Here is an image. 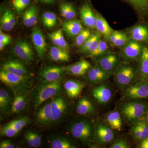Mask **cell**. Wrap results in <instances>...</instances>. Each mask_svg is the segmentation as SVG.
I'll return each mask as SVG.
<instances>
[{"label": "cell", "mask_w": 148, "mask_h": 148, "mask_svg": "<svg viewBox=\"0 0 148 148\" xmlns=\"http://www.w3.org/2000/svg\"><path fill=\"white\" fill-rule=\"evenodd\" d=\"M64 72H66V67L59 66L46 67L40 72V79L42 83H51L61 82Z\"/></svg>", "instance_id": "cell-11"}, {"label": "cell", "mask_w": 148, "mask_h": 148, "mask_svg": "<svg viewBox=\"0 0 148 148\" xmlns=\"http://www.w3.org/2000/svg\"><path fill=\"white\" fill-rule=\"evenodd\" d=\"M30 2V0H12L14 8L18 13L21 12Z\"/></svg>", "instance_id": "cell-43"}, {"label": "cell", "mask_w": 148, "mask_h": 148, "mask_svg": "<svg viewBox=\"0 0 148 148\" xmlns=\"http://www.w3.org/2000/svg\"><path fill=\"white\" fill-rule=\"evenodd\" d=\"M96 65L112 75L115 73L120 65L119 58L114 53H105L95 57Z\"/></svg>", "instance_id": "cell-10"}, {"label": "cell", "mask_w": 148, "mask_h": 148, "mask_svg": "<svg viewBox=\"0 0 148 148\" xmlns=\"http://www.w3.org/2000/svg\"><path fill=\"white\" fill-rule=\"evenodd\" d=\"M29 123L30 119L27 116H24L12 121L6 125L19 132Z\"/></svg>", "instance_id": "cell-38"}, {"label": "cell", "mask_w": 148, "mask_h": 148, "mask_svg": "<svg viewBox=\"0 0 148 148\" xmlns=\"http://www.w3.org/2000/svg\"><path fill=\"white\" fill-rule=\"evenodd\" d=\"M77 113L82 116H87L94 114L95 107L94 103L89 98L83 97L77 102L75 106Z\"/></svg>", "instance_id": "cell-18"}, {"label": "cell", "mask_w": 148, "mask_h": 148, "mask_svg": "<svg viewBox=\"0 0 148 148\" xmlns=\"http://www.w3.org/2000/svg\"><path fill=\"white\" fill-rule=\"evenodd\" d=\"M96 23L95 27L98 33L103 35L106 38L108 39L109 36L114 32V30L110 27V25L105 18L100 14L95 15Z\"/></svg>", "instance_id": "cell-31"}, {"label": "cell", "mask_w": 148, "mask_h": 148, "mask_svg": "<svg viewBox=\"0 0 148 148\" xmlns=\"http://www.w3.org/2000/svg\"><path fill=\"white\" fill-rule=\"evenodd\" d=\"M131 5L143 18L148 17V0H125Z\"/></svg>", "instance_id": "cell-34"}, {"label": "cell", "mask_w": 148, "mask_h": 148, "mask_svg": "<svg viewBox=\"0 0 148 148\" xmlns=\"http://www.w3.org/2000/svg\"><path fill=\"white\" fill-rule=\"evenodd\" d=\"M49 57L51 60L55 62H68L70 58L69 51L56 46L50 48Z\"/></svg>", "instance_id": "cell-28"}, {"label": "cell", "mask_w": 148, "mask_h": 148, "mask_svg": "<svg viewBox=\"0 0 148 148\" xmlns=\"http://www.w3.org/2000/svg\"><path fill=\"white\" fill-rule=\"evenodd\" d=\"M1 27L4 30L10 32L16 24V18L14 13L10 10L6 9L1 18Z\"/></svg>", "instance_id": "cell-29"}, {"label": "cell", "mask_w": 148, "mask_h": 148, "mask_svg": "<svg viewBox=\"0 0 148 148\" xmlns=\"http://www.w3.org/2000/svg\"><path fill=\"white\" fill-rule=\"evenodd\" d=\"M80 14L83 23L85 25L90 29L95 28L96 17L88 3L84 4L82 7Z\"/></svg>", "instance_id": "cell-22"}, {"label": "cell", "mask_w": 148, "mask_h": 148, "mask_svg": "<svg viewBox=\"0 0 148 148\" xmlns=\"http://www.w3.org/2000/svg\"><path fill=\"white\" fill-rule=\"evenodd\" d=\"M32 42L37 53L41 59L43 58L47 51V44L45 38L42 32L38 28L35 27L32 34Z\"/></svg>", "instance_id": "cell-16"}, {"label": "cell", "mask_w": 148, "mask_h": 148, "mask_svg": "<svg viewBox=\"0 0 148 148\" xmlns=\"http://www.w3.org/2000/svg\"><path fill=\"white\" fill-rule=\"evenodd\" d=\"M11 103L10 94L4 88L0 90V110L1 112L6 114L10 110Z\"/></svg>", "instance_id": "cell-36"}, {"label": "cell", "mask_w": 148, "mask_h": 148, "mask_svg": "<svg viewBox=\"0 0 148 148\" xmlns=\"http://www.w3.org/2000/svg\"><path fill=\"white\" fill-rule=\"evenodd\" d=\"M144 47L141 43L133 40H129L123 48L122 51L123 58L127 61L139 60Z\"/></svg>", "instance_id": "cell-12"}, {"label": "cell", "mask_w": 148, "mask_h": 148, "mask_svg": "<svg viewBox=\"0 0 148 148\" xmlns=\"http://www.w3.org/2000/svg\"><path fill=\"white\" fill-rule=\"evenodd\" d=\"M115 138L114 130L103 121L95 123L94 143L98 145H104L112 143Z\"/></svg>", "instance_id": "cell-6"}, {"label": "cell", "mask_w": 148, "mask_h": 148, "mask_svg": "<svg viewBox=\"0 0 148 148\" xmlns=\"http://www.w3.org/2000/svg\"><path fill=\"white\" fill-rule=\"evenodd\" d=\"M5 46L4 44L0 42V50H1V51L3 49L4 47Z\"/></svg>", "instance_id": "cell-54"}, {"label": "cell", "mask_w": 148, "mask_h": 148, "mask_svg": "<svg viewBox=\"0 0 148 148\" xmlns=\"http://www.w3.org/2000/svg\"><path fill=\"white\" fill-rule=\"evenodd\" d=\"M141 119H143V120L145 121L148 124V109L147 111L146 112L145 114V115H144V116H143V118Z\"/></svg>", "instance_id": "cell-52"}, {"label": "cell", "mask_w": 148, "mask_h": 148, "mask_svg": "<svg viewBox=\"0 0 148 148\" xmlns=\"http://www.w3.org/2000/svg\"><path fill=\"white\" fill-rule=\"evenodd\" d=\"M38 21V10L35 5L30 6L23 15V22L26 27H33L37 24Z\"/></svg>", "instance_id": "cell-32"}, {"label": "cell", "mask_w": 148, "mask_h": 148, "mask_svg": "<svg viewBox=\"0 0 148 148\" xmlns=\"http://www.w3.org/2000/svg\"><path fill=\"white\" fill-rule=\"evenodd\" d=\"M91 36L90 31L87 29H83L80 32L75 39V45L77 47H81Z\"/></svg>", "instance_id": "cell-40"}, {"label": "cell", "mask_w": 148, "mask_h": 148, "mask_svg": "<svg viewBox=\"0 0 148 148\" xmlns=\"http://www.w3.org/2000/svg\"><path fill=\"white\" fill-rule=\"evenodd\" d=\"M64 88L67 95L71 99L79 96L85 87V84L75 79L67 80L64 85Z\"/></svg>", "instance_id": "cell-21"}, {"label": "cell", "mask_w": 148, "mask_h": 148, "mask_svg": "<svg viewBox=\"0 0 148 148\" xmlns=\"http://www.w3.org/2000/svg\"><path fill=\"white\" fill-rule=\"evenodd\" d=\"M61 16L68 20L73 19L76 16V12L74 7L71 4L61 3L60 5Z\"/></svg>", "instance_id": "cell-37"}, {"label": "cell", "mask_w": 148, "mask_h": 148, "mask_svg": "<svg viewBox=\"0 0 148 148\" xmlns=\"http://www.w3.org/2000/svg\"><path fill=\"white\" fill-rule=\"evenodd\" d=\"M123 33L118 31H114L108 38V40L112 45L123 34Z\"/></svg>", "instance_id": "cell-46"}, {"label": "cell", "mask_w": 148, "mask_h": 148, "mask_svg": "<svg viewBox=\"0 0 148 148\" xmlns=\"http://www.w3.org/2000/svg\"><path fill=\"white\" fill-rule=\"evenodd\" d=\"M2 69L22 76L28 77V72L21 63L14 60H9L3 64Z\"/></svg>", "instance_id": "cell-23"}, {"label": "cell", "mask_w": 148, "mask_h": 148, "mask_svg": "<svg viewBox=\"0 0 148 148\" xmlns=\"http://www.w3.org/2000/svg\"><path fill=\"white\" fill-rule=\"evenodd\" d=\"M41 1L47 4H52L54 2L55 0H40Z\"/></svg>", "instance_id": "cell-53"}, {"label": "cell", "mask_w": 148, "mask_h": 148, "mask_svg": "<svg viewBox=\"0 0 148 148\" xmlns=\"http://www.w3.org/2000/svg\"><path fill=\"white\" fill-rule=\"evenodd\" d=\"M30 132L34 143L35 147H38L40 145L41 143V137L36 132L32 131H30Z\"/></svg>", "instance_id": "cell-47"}, {"label": "cell", "mask_w": 148, "mask_h": 148, "mask_svg": "<svg viewBox=\"0 0 148 148\" xmlns=\"http://www.w3.org/2000/svg\"><path fill=\"white\" fill-rule=\"evenodd\" d=\"M123 97L126 99H148V82L146 80H136L124 90Z\"/></svg>", "instance_id": "cell-7"}, {"label": "cell", "mask_w": 148, "mask_h": 148, "mask_svg": "<svg viewBox=\"0 0 148 148\" xmlns=\"http://www.w3.org/2000/svg\"><path fill=\"white\" fill-rule=\"evenodd\" d=\"M28 95L27 91L16 93L11 107V112L12 114L18 113L26 108Z\"/></svg>", "instance_id": "cell-26"}, {"label": "cell", "mask_w": 148, "mask_h": 148, "mask_svg": "<svg viewBox=\"0 0 148 148\" xmlns=\"http://www.w3.org/2000/svg\"><path fill=\"white\" fill-rule=\"evenodd\" d=\"M108 49V46L107 42L106 41L100 39L97 49L89 55L94 58L101 56L106 53Z\"/></svg>", "instance_id": "cell-41"}, {"label": "cell", "mask_w": 148, "mask_h": 148, "mask_svg": "<svg viewBox=\"0 0 148 148\" xmlns=\"http://www.w3.org/2000/svg\"><path fill=\"white\" fill-rule=\"evenodd\" d=\"M138 148H148V137L140 142Z\"/></svg>", "instance_id": "cell-51"}, {"label": "cell", "mask_w": 148, "mask_h": 148, "mask_svg": "<svg viewBox=\"0 0 148 148\" xmlns=\"http://www.w3.org/2000/svg\"><path fill=\"white\" fill-rule=\"evenodd\" d=\"M62 27L64 32L69 37L76 36L84 29L82 24L77 19L64 21Z\"/></svg>", "instance_id": "cell-25"}, {"label": "cell", "mask_w": 148, "mask_h": 148, "mask_svg": "<svg viewBox=\"0 0 148 148\" xmlns=\"http://www.w3.org/2000/svg\"><path fill=\"white\" fill-rule=\"evenodd\" d=\"M51 99L40 106L36 114V123L38 126L45 127L52 124Z\"/></svg>", "instance_id": "cell-14"}, {"label": "cell", "mask_w": 148, "mask_h": 148, "mask_svg": "<svg viewBox=\"0 0 148 148\" xmlns=\"http://www.w3.org/2000/svg\"><path fill=\"white\" fill-rule=\"evenodd\" d=\"M130 147L129 143L126 140L123 138L118 139L114 141L110 146V148H129Z\"/></svg>", "instance_id": "cell-44"}, {"label": "cell", "mask_w": 148, "mask_h": 148, "mask_svg": "<svg viewBox=\"0 0 148 148\" xmlns=\"http://www.w3.org/2000/svg\"><path fill=\"white\" fill-rule=\"evenodd\" d=\"M63 87L61 82L42 83L37 86L33 90L32 101L35 108H38L45 101L51 98L62 94Z\"/></svg>", "instance_id": "cell-3"}, {"label": "cell", "mask_w": 148, "mask_h": 148, "mask_svg": "<svg viewBox=\"0 0 148 148\" xmlns=\"http://www.w3.org/2000/svg\"><path fill=\"white\" fill-rule=\"evenodd\" d=\"M52 123H58L64 119L69 110L68 101L63 95H57L51 99Z\"/></svg>", "instance_id": "cell-8"}, {"label": "cell", "mask_w": 148, "mask_h": 148, "mask_svg": "<svg viewBox=\"0 0 148 148\" xmlns=\"http://www.w3.org/2000/svg\"><path fill=\"white\" fill-rule=\"evenodd\" d=\"M138 76L146 80L148 78V47H144L143 52L139 59L137 69Z\"/></svg>", "instance_id": "cell-27"}, {"label": "cell", "mask_w": 148, "mask_h": 148, "mask_svg": "<svg viewBox=\"0 0 148 148\" xmlns=\"http://www.w3.org/2000/svg\"><path fill=\"white\" fill-rule=\"evenodd\" d=\"M123 118L119 110H113L105 114L103 121L114 130L120 131L122 127Z\"/></svg>", "instance_id": "cell-20"}, {"label": "cell", "mask_w": 148, "mask_h": 148, "mask_svg": "<svg viewBox=\"0 0 148 148\" xmlns=\"http://www.w3.org/2000/svg\"><path fill=\"white\" fill-rule=\"evenodd\" d=\"M130 129V135L135 141L140 142L148 137V124L143 119L133 123Z\"/></svg>", "instance_id": "cell-17"}, {"label": "cell", "mask_w": 148, "mask_h": 148, "mask_svg": "<svg viewBox=\"0 0 148 148\" xmlns=\"http://www.w3.org/2000/svg\"><path fill=\"white\" fill-rule=\"evenodd\" d=\"M42 18L44 25L48 28H53L57 23L56 15L53 12H45L43 14Z\"/></svg>", "instance_id": "cell-39"}, {"label": "cell", "mask_w": 148, "mask_h": 148, "mask_svg": "<svg viewBox=\"0 0 148 148\" xmlns=\"http://www.w3.org/2000/svg\"><path fill=\"white\" fill-rule=\"evenodd\" d=\"M10 37L8 35L5 34H4L1 31V34H0V42H3L4 44L5 45L9 44L10 42Z\"/></svg>", "instance_id": "cell-49"}, {"label": "cell", "mask_w": 148, "mask_h": 148, "mask_svg": "<svg viewBox=\"0 0 148 148\" xmlns=\"http://www.w3.org/2000/svg\"><path fill=\"white\" fill-rule=\"evenodd\" d=\"M90 93L96 102L101 105L108 103L113 95L112 88L105 82L93 86L90 90Z\"/></svg>", "instance_id": "cell-9"}, {"label": "cell", "mask_w": 148, "mask_h": 148, "mask_svg": "<svg viewBox=\"0 0 148 148\" xmlns=\"http://www.w3.org/2000/svg\"><path fill=\"white\" fill-rule=\"evenodd\" d=\"M0 80L3 83L10 87L15 94L27 91L29 83L28 77L22 76L2 69L0 72Z\"/></svg>", "instance_id": "cell-5"}, {"label": "cell", "mask_w": 148, "mask_h": 148, "mask_svg": "<svg viewBox=\"0 0 148 148\" xmlns=\"http://www.w3.org/2000/svg\"><path fill=\"white\" fill-rule=\"evenodd\" d=\"M111 76L96 65L88 71L85 74L84 81L87 84L93 86L106 81Z\"/></svg>", "instance_id": "cell-13"}, {"label": "cell", "mask_w": 148, "mask_h": 148, "mask_svg": "<svg viewBox=\"0 0 148 148\" xmlns=\"http://www.w3.org/2000/svg\"><path fill=\"white\" fill-rule=\"evenodd\" d=\"M114 74L115 84L120 90H124L138 77L137 69L127 64L120 65Z\"/></svg>", "instance_id": "cell-4"}, {"label": "cell", "mask_w": 148, "mask_h": 148, "mask_svg": "<svg viewBox=\"0 0 148 148\" xmlns=\"http://www.w3.org/2000/svg\"><path fill=\"white\" fill-rule=\"evenodd\" d=\"M48 36L49 38L55 46L69 51V45L64 38L63 30L58 29L49 34Z\"/></svg>", "instance_id": "cell-33"}, {"label": "cell", "mask_w": 148, "mask_h": 148, "mask_svg": "<svg viewBox=\"0 0 148 148\" xmlns=\"http://www.w3.org/2000/svg\"><path fill=\"white\" fill-rule=\"evenodd\" d=\"M95 123L85 117L74 119L70 124L69 131L72 136L84 145L94 143Z\"/></svg>", "instance_id": "cell-1"}, {"label": "cell", "mask_w": 148, "mask_h": 148, "mask_svg": "<svg viewBox=\"0 0 148 148\" xmlns=\"http://www.w3.org/2000/svg\"><path fill=\"white\" fill-rule=\"evenodd\" d=\"M91 67L92 66L89 61L82 59L66 67V73L74 76H82L85 75Z\"/></svg>", "instance_id": "cell-19"}, {"label": "cell", "mask_w": 148, "mask_h": 148, "mask_svg": "<svg viewBox=\"0 0 148 148\" xmlns=\"http://www.w3.org/2000/svg\"><path fill=\"white\" fill-rule=\"evenodd\" d=\"M129 41V39L128 36L123 33V34L112 45L116 47H121L125 45Z\"/></svg>", "instance_id": "cell-45"}, {"label": "cell", "mask_w": 148, "mask_h": 148, "mask_svg": "<svg viewBox=\"0 0 148 148\" xmlns=\"http://www.w3.org/2000/svg\"><path fill=\"white\" fill-rule=\"evenodd\" d=\"M132 40L148 45V27L140 24L133 27L130 32Z\"/></svg>", "instance_id": "cell-24"}, {"label": "cell", "mask_w": 148, "mask_h": 148, "mask_svg": "<svg viewBox=\"0 0 148 148\" xmlns=\"http://www.w3.org/2000/svg\"><path fill=\"white\" fill-rule=\"evenodd\" d=\"M0 148H14V146L13 143L9 140H3L0 143Z\"/></svg>", "instance_id": "cell-50"}, {"label": "cell", "mask_w": 148, "mask_h": 148, "mask_svg": "<svg viewBox=\"0 0 148 148\" xmlns=\"http://www.w3.org/2000/svg\"><path fill=\"white\" fill-rule=\"evenodd\" d=\"M14 54L26 63H29L34 60V52L31 45L25 40H20L14 47Z\"/></svg>", "instance_id": "cell-15"}, {"label": "cell", "mask_w": 148, "mask_h": 148, "mask_svg": "<svg viewBox=\"0 0 148 148\" xmlns=\"http://www.w3.org/2000/svg\"><path fill=\"white\" fill-rule=\"evenodd\" d=\"M25 138L29 147H35L34 143L31 135L30 131H28L25 133Z\"/></svg>", "instance_id": "cell-48"}, {"label": "cell", "mask_w": 148, "mask_h": 148, "mask_svg": "<svg viewBox=\"0 0 148 148\" xmlns=\"http://www.w3.org/2000/svg\"><path fill=\"white\" fill-rule=\"evenodd\" d=\"M49 145L52 148H75L76 146L71 140L63 137H56L50 140Z\"/></svg>", "instance_id": "cell-35"}, {"label": "cell", "mask_w": 148, "mask_h": 148, "mask_svg": "<svg viewBox=\"0 0 148 148\" xmlns=\"http://www.w3.org/2000/svg\"><path fill=\"white\" fill-rule=\"evenodd\" d=\"M148 109V103L143 99H127L119 107L125 121L132 125L142 119Z\"/></svg>", "instance_id": "cell-2"}, {"label": "cell", "mask_w": 148, "mask_h": 148, "mask_svg": "<svg viewBox=\"0 0 148 148\" xmlns=\"http://www.w3.org/2000/svg\"><path fill=\"white\" fill-rule=\"evenodd\" d=\"M101 34L99 33L91 35L90 38L79 49V51L83 53L90 54L98 47L99 40L101 39Z\"/></svg>", "instance_id": "cell-30"}, {"label": "cell", "mask_w": 148, "mask_h": 148, "mask_svg": "<svg viewBox=\"0 0 148 148\" xmlns=\"http://www.w3.org/2000/svg\"><path fill=\"white\" fill-rule=\"evenodd\" d=\"M146 80H147V82H148V78H147V79H146Z\"/></svg>", "instance_id": "cell-55"}, {"label": "cell", "mask_w": 148, "mask_h": 148, "mask_svg": "<svg viewBox=\"0 0 148 148\" xmlns=\"http://www.w3.org/2000/svg\"><path fill=\"white\" fill-rule=\"evenodd\" d=\"M19 132V131L14 129L12 127L8 126L6 125L1 127L0 131L1 136L8 138L14 137L17 135Z\"/></svg>", "instance_id": "cell-42"}]
</instances>
